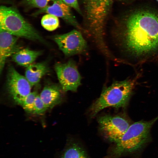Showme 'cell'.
Returning <instances> with one entry per match:
<instances>
[{
  "mask_svg": "<svg viewBox=\"0 0 158 158\" xmlns=\"http://www.w3.org/2000/svg\"><path fill=\"white\" fill-rule=\"evenodd\" d=\"M40 96L48 109L53 108L59 104L61 99L60 88L55 85H49L45 86Z\"/></svg>",
  "mask_w": 158,
  "mask_h": 158,
  "instance_id": "obj_12",
  "label": "cell"
},
{
  "mask_svg": "<svg viewBox=\"0 0 158 158\" xmlns=\"http://www.w3.org/2000/svg\"></svg>",
  "mask_w": 158,
  "mask_h": 158,
  "instance_id": "obj_22",
  "label": "cell"
},
{
  "mask_svg": "<svg viewBox=\"0 0 158 158\" xmlns=\"http://www.w3.org/2000/svg\"><path fill=\"white\" fill-rule=\"evenodd\" d=\"M49 71L48 66L44 62L32 63L27 67L25 76L32 86L38 84Z\"/></svg>",
  "mask_w": 158,
  "mask_h": 158,
  "instance_id": "obj_13",
  "label": "cell"
},
{
  "mask_svg": "<svg viewBox=\"0 0 158 158\" xmlns=\"http://www.w3.org/2000/svg\"><path fill=\"white\" fill-rule=\"evenodd\" d=\"M68 5L75 10L79 13L82 14L78 0H62Z\"/></svg>",
  "mask_w": 158,
  "mask_h": 158,
  "instance_id": "obj_20",
  "label": "cell"
},
{
  "mask_svg": "<svg viewBox=\"0 0 158 158\" xmlns=\"http://www.w3.org/2000/svg\"><path fill=\"white\" fill-rule=\"evenodd\" d=\"M38 95L37 92H31L25 98L21 105L27 112L32 113L35 99Z\"/></svg>",
  "mask_w": 158,
  "mask_h": 158,
  "instance_id": "obj_17",
  "label": "cell"
},
{
  "mask_svg": "<svg viewBox=\"0 0 158 158\" xmlns=\"http://www.w3.org/2000/svg\"><path fill=\"white\" fill-rule=\"evenodd\" d=\"M41 54L40 51L28 48L21 49L12 56V59L18 65L27 67L32 64Z\"/></svg>",
  "mask_w": 158,
  "mask_h": 158,
  "instance_id": "obj_14",
  "label": "cell"
},
{
  "mask_svg": "<svg viewBox=\"0 0 158 158\" xmlns=\"http://www.w3.org/2000/svg\"><path fill=\"white\" fill-rule=\"evenodd\" d=\"M157 1H158V0H157Z\"/></svg>",
  "mask_w": 158,
  "mask_h": 158,
  "instance_id": "obj_21",
  "label": "cell"
},
{
  "mask_svg": "<svg viewBox=\"0 0 158 158\" xmlns=\"http://www.w3.org/2000/svg\"><path fill=\"white\" fill-rule=\"evenodd\" d=\"M41 24L42 26L46 30L52 31L59 27V22L57 17L52 14H47L42 17Z\"/></svg>",
  "mask_w": 158,
  "mask_h": 158,
  "instance_id": "obj_16",
  "label": "cell"
},
{
  "mask_svg": "<svg viewBox=\"0 0 158 158\" xmlns=\"http://www.w3.org/2000/svg\"><path fill=\"white\" fill-rule=\"evenodd\" d=\"M6 85L9 96L15 103L20 106L25 97L31 92L32 86L25 76L12 66L8 68Z\"/></svg>",
  "mask_w": 158,
  "mask_h": 158,
  "instance_id": "obj_6",
  "label": "cell"
},
{
  "mask_svg": "<svg viewBox=\"0 0 158 158\" xmlns=\"http://www.w3.org/2000/svg\"><path fill=\"white\" fill-rule=\"evenodd\" d=\"M158 116L149 121H139L130 125L117 142L113 153L116 156L132 152L140 148L147 140L150 130Z\"/></svg>",
  "mask_w": 158,
  "mask_h": 158,
  "instance_id": "obj_5",
  "label": "cell"
},
{
  "mask_svg": "<svg viewBox=\"0 0 158 158\" xmlns=\"http://www.w3.org/2000/svg\"><path fill=\"white\" fill-rule=\"evenodd\" d=\"M52 0H24V3L27 6L32 8H42L46 7Z\"/></svg>",
  "mask_w": 158,
  "mask_h": 158,
  "instance_id": "obj_18",
  "label": "cell"
},
{
  "mask_svg": "<svg viewBox=\"0 0 158 158\" xmlns=\"http://www.w3.org/2000/svg\"><path fill=\"white\" fill-rule=\"evenodd\" d=\"M98 120L99 129L104 136L115 143L121 139L130 125L127 120L119 116L105 115Z\"/></svg>",
  "mask_w": 158,
  "mask_h": 158,
  "instance_id": "obj_7",
  "label": "cell"
},
{
  "mask_svg": "<svg viewBox=\"0 0 158 158\" xmlns=\"http://www.w3.org/2000/svg\"><path fill=\"white\" fill-rule=\"evenodd\" d=\"M54 68L62 90L76 91L82 78L75 61L70 60L66 63H57Z\"/></svg>",
  "mask_w": 158,
  "mask_h": 158,
  "instance_id": "obj_9",
  "label": "cell"
},
{
  "mask_svg": "<svg viewBox=\"0 0 158 158\" xmlns=\"http://www.w3.org/2000/svg\"><path fill=\"white\" fill-rule=\"evenodd\" d=\"M135 85L133 80L116 81L105 88L100 97L89 109L91 117L100 111L109 107L118 108L125 106L128 103Z\"/></svg>",
  "mask_w": 158,
  "mask_h": 158,
  "instance_id": "obj_3",
  "label": "cell"
},
{
  "mask_svg": "<svg viewBox=\"0 0 158 158\" xmlns=\"http://www.w3.org/2000/svg\"><path fill=\"white\" fill-rule=\"evenodd\" d=\"M18 37L0 28V73L3 70L6 59L20 49L17 44Z\"/></svg>",
  "mask_w": 158,
  "mask_h": 158,
  "instance_id": "obj_11",
  "label": "cell"
},
{
  "mask_svg": "<svg viewBox=\"0 0 158 158\" xmlns=\"http://www.w3.org/2000/svg\"><path fill=\"white\" fill-rule=\"evenodd\" d=\"M51 4L40 9L33 14L34 16L42 13L53 15L59 17L79 30L84 31L73 14L71 7L62 0H52Z\"/></svg>",
  "mask_w": 158,
  "mask_h": 158,
  "instance_id": "obj_10",
  "label": "cell"
},
{
  "mask_svg": "<svg viewBox=\"0 0 158 158\" xmlns=\"http://www.w3.org/2000/svg\"><path fill=\"white\" fill-rule=\"evenodd\" d=\"M52 39L66 56L82 53L87 48L86 42L81 33L75 29L66 33L54 35Z\"/></svg>",
  "mask_w": 158,
  "mask_h": 158,
  "instance_id": "obj_8",
  "label": "cell"
},
{
  "mask_svg": "<svg viewBox=\"0 0 158 158\" xmlns=\"http://www.w3.org/2000/svg\"><path fill=\"white\" fill-rule=\"evenodd\" d=\"M0 28L18 37L44 41L37 31L13 7L0 6Z\"/></svg>",
  "mask_w": 158,
  "mask_h": 158,
  "instance_id": "obj_4",
  "label": "cell"
},
{
  "mask_svg": "<svg viewBox=\"0 0 158 158\" xmlns=\"http://www.w3.org/2000/svg\"><path fill=\"white\" fill-rule=\"evenodd\" d=\"M61 158H87L83 149L78 145L73 144L64 151Z\"/></svg>",
  "mask_w": 158,
  "mask_h": 158,
  "instance_id": "obj_15",
  "label": "cell"
},
{
  "mask_svg": "<svg viewBox=\"0 0 158 158\" xmlns=\"http://www.w3.org/2000/svg\"><path fill=\"white\" fill-rule=\"evenodd\" d=\"M113 0H83L87 28L98 49L102 52L108 48L104 39L105 27Z\"/></svg>",
  "mask_w": 158,
  "mask_h": 158,
  "instance_id": "obj_2",
  "label": "cell"
},
{
  "mask_svg": "<svg viewBox=\"0 0 158 158\" xmlns=\"http://www.w3.org/2000/svg\"><path fill=\"white\" fill-rule=\"evenodd\" d=\"M47 109L41 99L40 95H38L35 100L32 113L37 114H42L44 113Z\"/></svg>",
  "mask_w": 158,
  "mask_h": 158,
  "instance_id": "obj_19",
  "label": "cell"
},
{
  "mask_svg": "<svg viewBox=\"0 0 158 158\" xmlns=\"http://www.w3.org/2000/svg\"><path fill=\"white\" fill-rule=\"evenodd\" d=\"M123 19L116 36L127 51L140 56L158 49V13L156 12L147 8L135 9Z\"/></svg>",
  "mask_w": 158,
  "mask_h": 158,
  "instance_id": "obj_1",
  "label": "cell"
}]
</instances>
